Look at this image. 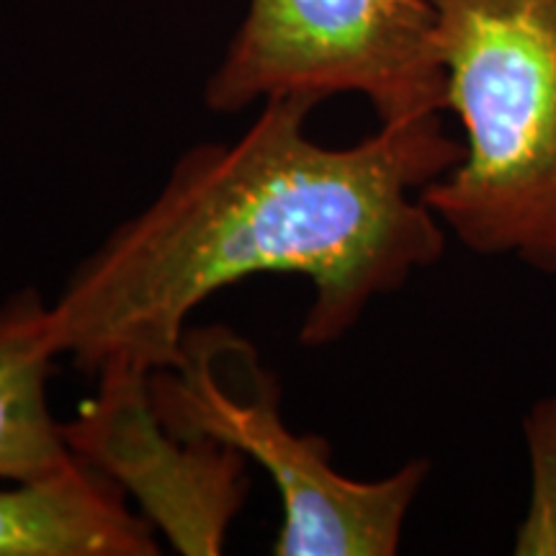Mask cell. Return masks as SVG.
I'll return each mask as SVG.
<instances>
[{
  "instance_id": "6da1fadb",
  "label": "cell",
  "mask_w": 556,
  "mask_h": 556,
  "mask_svg": "<svg viewBox=\"0 0 556 556\" xmlns=\"http://www.w3.org/2000/svg\"><path fill=\"white\" fill-rule=\"evenodd\" d=\"M315 106L304 96L268 99L232 144L186 152L155 201L80 263L50 307L60 356L90 374L173 366L191 312L258 274L309 278L299 340L328 345L374 296L441 258L446 227L413 197L464 155L441 114L325 148L304 129Z\"/></svg>"
},
{
  "instance_id": "7a4b0ae2",
  "label": "cell",
  "mask_w": 556,
  "mask_h": 556,
  "mask_svg": "<svg viewBox=\"0 0 556 556\" xmlns=\"http://www.w3.org/2000/svg\"><path fill=\"white\" fill-rule=\"evenodd\" d=\"M464 155L420 191L479 255L556 274V0H430Z\"/></svg>"
},
{
  "instance_id": "3957f363",
  "label": "cell",
  "mask_w": 556,
  "mask_h": 556,
  "mask_svg": "<svg viewBox=\"0 0 556 556\" xmlns=\"http://www.w3.org/2000/svg\"><path fill=\"white\" fill-rule=\"evenodd\" d=\"M152 407L173 433L206 438L261 464L283 505L278 556H392L426 458L392 477L358 482L332 467L323 435L291 433L281 387L258 351L229 328H189L173 366L148 377Z\"/></svg>"
},
{
  "instance_id": "277c9868",
  "label": "cell",
  "mask_w": 556,
  "mask_h": 556,
  "mask_svg": "<svg viewBox=\"0 0 556 556\" xmlns=\"http://www.w3.org/2000/svg\"><path fill=\"white\" fill-rule=\"evenodd\" d=\"M358 93L379 124L446 111V73L430 0H250L206 83L217 114L278 96Z\"/></svg>"
},
{
  "instance_id": "5b68a950",
  "label": "cell",
  "mask_w": 556,
  "mask_h": 556,
  "mask_svg": "<svg viewBox=\"0 0 556 556\" xmlns=\"http://www.w3.org/2000/svg\"><path fill=\"white\" fill-rule=\"evenodd\" d=\"M148 377L135 366L101 368L99 394L62 422V435L73 456L137 497L176 552L217 556L245 505L248 458L206 438L173 433L152 407Z\"/></svg>"
},
{
  "instance_id": "8992f818",
  "label": "cell",
  "mask_w": 556,
  "mask_h": 556,
  "mask_svg": "<svg viewBox=\"0 0 556 556\" xmlns=\"http://www.w3.org/2000/svg\"><path fill=\"white\" fill-rule=\"evenodd\" d=\"M148 518L75 456L50 477L0 486V556H155Z\"/></svg>"
},
{
  "instance_id": "52a82bcc",
  "label": "cell",
  "mask_w": 556,
  "mask_h": 556,
  "mask_svg": "<svg viewBox=\"0 0 556 556\" xmlns=\"http://www.w3.org/2000/svg\"><path fill=\"white\" fill-rule=\"evenodd\" d=\"M54 358L50 304L39 291L0 304V482L50 477L75 458L47 405Z\"/></svg>"
},
{
  "instance_id": "ba28073f",
  "label": "cell",
  "mask_w": 556,
  "mask_h": 556,
  "mask_svg": "<svg viewBox=\"0 0 556 556\" xmlns=\"http://www.w3.org/2000/svg\"><path fill=\"white\" fill-rule=\"evenodd\" d=\"M531 448V510L516 539L518 554H556V397L531 409L526 420Z\"/></svg>"
}]
</instances>
